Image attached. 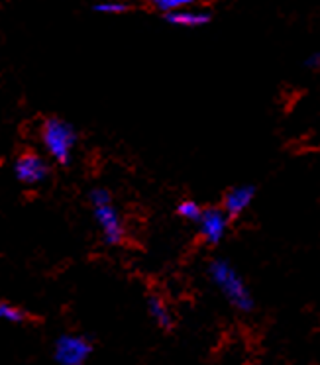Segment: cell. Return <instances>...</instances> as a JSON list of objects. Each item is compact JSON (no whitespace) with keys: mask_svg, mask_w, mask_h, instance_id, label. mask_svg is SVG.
<instances>
[{"mask_svg":"<svg viewBox=\"0 0 320 365\" xmlns=\"http://www.w3.org/2000/svg\"><path fill=\"white\" fill-rule=\"evenodd\" d=\"M208 277L234 309L242 310V312L254 310L256 302H254V297L249 293L246 281L226 259H215L208 263Z\"/></svg>","mask_w":320,"mask_h":365,"instance_id":"1","label":"cell"},{"mask_svg":"<svg viewBox=\"0 0 320 365\" xmlns=\"http://www.w3.org/2000/svg\"><path fill=\"white\" fill-rule=\"evenodd\" d=\"M41 142L59 165H67L73 158V150L77 145V132L67 120L59 116H49L41 124Z\"/></svg>","mask_w":320,"mask_h":365,"instance_id":"2","label":"cell"},{"mask_svg":"<svg viewBox=\"0 0 320 365\" xmlns=\"http://www.w3.org/2000/svg\"><path fill=\"white\" fill-rule=\"evenodd\" d=\"M93 346L85 336L63 334L56 340L53 357L59 365H83L91 356Z\"/></svg>","mask_w":320,"mask_h":365,"instance_id":"3","label":"cell"},{"mask_svg":"<svg viewBox=\"0 0 320 365\" xmlns=\"http://www.w3.org/2000/svg\"><path fill=\"white\" fill-rule=\"evenodd\" d=\"M14 175L20 182L24 185H40L49 177L48 161H43L41 155L36 151H24L20 153L14 163Z\"/></svg>","mask_w":320,"mask_h":365,"instance_id":"4","label":"cell"},{"mask_svg":"<svg viewBox=\"0 0 320 365\" xmlns=\"http://www.w3.org/2000/svg\"><path fill=\"white\" fill-rule=\"evenodd\" d=\"M93 215H95V220L98 224V228L103 232L104 242L108 246H118L124 242V236H126V230H124V222H122L118 210L114 208V205H103V207L93 208Z\"/></svg>","mask_w":320,"mask_h":365,"instance_id":"5","label":"cell"},{"mask_svg":"<svg viewBox=\"0 0 320 365\" xmlns=\"http://www.w3.org/2000/svg\"><path fill=\"white\" fill-rule=\"evenodd\" d=\"M228 220L230 218L222 208H205L199 220L200 238L212 246L220 244V240L224 238L226 230H228Z\"/></svg>","mask_w":320,"mask_h":365,"instance_id":"6","label":"cell"},{"mask_svg":"<svg viewBox=\"0 0 320 365\" xmlns=\"http://www.w3.org/2000/svg\"><path fill=\"white\" fill-rule=\"evenodd\" d=\"M256 197V187L254 185H240L234 187L226 192L224 202H222V210H224L228 218H236L246 212V208L252 205V200Z\"/></svg>","mask_w":320,"mask_h":365,"instance_id":"7","label":"cell"},{"mask_svg":"<svg viewBox=\"0 0 320 365\" xmlns=\"http://www.w3.org/2000/svg\"><path fill=\"white\" fill-rule=\"evenodd\" d=\"M212 20L210 12L205 9H183L177 10L173 14H167L165 16V22L171 26H179V28H202L207 26L208 22Z\"/></svg>","mask_w":320,"mask_h":365,"instance_id":"8","label":"cell"},{"mask_svg":"<svg viewBox=\"0 0 320 365\" xmlns=\"http://www.w3.org/2000/svg\"><path fill=\"white\" fill-rule=\"evenodd\" d=\"M148 312L150 317L153 318V322L163 328V330H169L173 326V314H171V309L165 302L163 297L160 294H150L148 297Z\"/></svg>","mask_w":320,"mask_h":365,"instance_id":"9","label":"cell"},{"mask_svg":"<svg viewBox=\"0 0 320 365\" xmlns=\"http://www.w3.org/2000/svg\"><path fill=\"white\" fill-rule=\"evenodd\" d=\"M0 320H6L10 324H22L28 320V312L12 302L0 301Z\"/></svg>","mask_w":320,"mask_h":365,"instance_id":"10","label":"cell"},{"mask_svg":"<svg viewBox=\"0 0 320 365\" xmlns=\"http://www.w3.org/2000/svg\"><path fill=\"white\" fill-rule=\"evenodd\" d=\"M202 212H205V208H200L197 200H183L177 207V215L185 218V220H189V222H199Z\"/></svg>","mask_w":320,"mask_h":365,"instance_id":"11","label":"cell"},{"mask_svg":"<svg viewBox=\"0 0 320 365\" xmlns=\"http://www.w3.org/2000/svg\"><path fill=\"white\" fill-rule=\"evenodd\" d=\"M189 4H192V0H155L153 2V9L160 10V12H163L167 16V14L177 12V10L187 9Z\"/></svg>","mask_w":320,"mask_h":365,"instance_id":"12","label":"cell"},{"mask_svg":"<svg viewBox=\"0 0 320 365\" xmlns=\"http://www.w3.org/2000/svg\"><path fill=\"white\" fill-rule=\"evenodd\" d=\"M93 10L98 14H124L128 12V6L122 2H103V4H95Z\"/></svg>","mask_w":320,"mask_h":365,"instance_id":"13","label":"cell"},{"mask_svg":"<svg viewBox=\"0 0 320 365\" xmlns=\"http://www.w3.org/2000/svg\"><path fill=\"white\" fill-rule=\"evenodd\" d=\"M88 202H91V207H103V205H110L113 199H110V192L106 191V189H93L91 195H88Z\"/></svg>","mask_w":320,"mask_h":365,"instance_id":"14","label":"cell"},{"mask_svg":"<svg viewBox=\"0 0 320 365\" xmlns=\"http://www.w3.org/2000/svg\"><path fill=\"white\" fill-rule=\"evenodd\" d=\"M304 65H306L309 69H320V51H314V53H311V56L306 57Z\"/></svg>","mask_w":320,"mask_h":365,"instance_id":"15","label":"cell"}]
</instances>
